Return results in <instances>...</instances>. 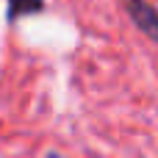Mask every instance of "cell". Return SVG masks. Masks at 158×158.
I'll return each instance as SVG.
<instances>
[{
    "label": "cell",
    "instance_id": "cell-1",
    "mask_svg": "<svg viewBox=\"0 0 158 158\" xmlns=\"http://www.w3.org/2000/svg\"><path fill=\"white\" fill-rule=\"evenodd\" d=\"M125 11L131 14L133 25L158 44V8L150 0H125Z\"/></svg>",
    "mask_w": 158,
    "mask_h": 158
},
{
    "label": "cell",
    "instance_id": "cell-2",
    "mask_svg": "<svg viewBox=\"0 0 158 158\" xmlns=\"http://www.w3.org/2000/svg\"><path fill=\"white\" fill-rule=\"evenodd\" d=\"M44 11V0H8V22H17L19 17H28V14H39Z\"/></svg>",
    "mask_w": 158,
    "mask_h": 158
}]
</instances>
